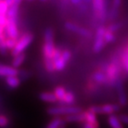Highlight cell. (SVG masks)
<instances>
[{
    "label": "cell",
    "instance_id": "32",
    "mask_svg": "<svg viewBox=\"0 0 128 128\" xmlns=\"http://www.w3.org/2000/svg\"><path fill=\"white\" fill-rule=\"evenodd\" d=\"M120 28H121V24H119V22H114V24H110L108 28H107V29L112 32H115L117 30H119Z\"/></svg>",
    "mask_w": 128,
    "mask_h": 128
},
{
    "label": "cell",
    "instance_id": "4",
    "mask_svg": "<svg viewBox=\"0 0 128 128\" xmlns=\"http://www.w3.org/2000/svg\"><path fill=\"white\" fill-rule=\"evenodd\" d=\"M106 75L107 78V82L111 85L116 86V82L119 80L120 68L118 63L112 62L107 65L106 68Z\"/></svg>",
    "mask_w": 128,
    "mask_h": 128
},
{
    "label": "cell",
    "instance_id": "21",
    "mask_svg": "<svg viewBox=\"0 0 128 128\" xmlns=\"http://www.w3.org/2000/svg\"><path fill=\"white\" fill-rule=\"evenodd\" d=\"M25 58H26V56H25V54L24 52L14 56V59H12V66H14V68H19V66L24 63Z\"/></svg>",
    "mask_w": 128,
    "mask_h": 128
},
{
    "label": "cell",
    "instance_id": "20",
    "mask_svg": "<svg viewBox=\"0 0 128 128\" xmlns=\"http://www.w3.org/2000/svg\"><path fill=\"white\" fill-rule=\"evenodd\" d=\"M84 112V116H85V122L98 126V122H97V119H96L95 113L90 112L89 110H88V111H86V112Z\"/></svg>",
    "mask_w": 128,
    "mask_h": 128
},
{
    "label": "cell",
    "instance_id": "1",
    "mask_svg": "<svg viewBox=\"0 0 128 128\" xmlns=\"http://www.w3.org/2000/svg\"><path fill=\"white\" fill-rule=\"evenodd\" d=\"M82 109L78 106H52L47 109V112L51 116H68V115L80 113L82 112Z\"/></svg>",
    "mask_w": 128,
    "mask_h": 128
},
{
    "label": "cell",
    "instance_id": "8",
    "mask_svg": "<svg viewBox=\"0 0 128 128\" xmlns=\"http://www.w3.org/2000/svg\"><path fill=\"white\" fill-rule=\"evenodd\" d=\"M65 28L66 30L72 32H76L78 34H80L82 37L85 38H89L91 36V32L88 29H86L84 28H82L78 25H76L73 22H66L65 24Z\"/></svg>",
    "mask_w": 128,
    "mask_h": 128
},
{
    "label": "cell",
    "instance_id": "5",
    "mask_svg": "<svg viewBox=\"0 0 128 128\" xmlns=\"http://www.w3.org/2000/svg\"><path fill=\"white\" fill-rule=\"evenodd\" d=\"M92 4L96 16L101 21H104L106 18L107 0H92Z\"/></svg>",
    "mask_w": 128,
    "mask_h": 128
},
{
    "label": "cell",
    "instance_id": "26",
    "mask_svg": "<svg viewBox=\"0 0 128 128\" xmlns=\"http://www.w3.org/2000/svg\"><path fill=\"white\" fill-rule=\"evenodd\" d=\"M122 63L123 65L125 70L128 72V45L126 48V49L124 50L122 56Z\"/></svg>",
    "mask_w": 128,
    "mask_h": 128
},
{
    "label": "cell",
    "instance_id": "15",
    "mask_svg": "<svg viewBox=\"0 0 128 128\" xmlns=\"http://www.w3.org/2000/svg\"><path fill=\"white\" fill-rule=\"evenodd\" d=\"M18 9L19 5L12 4L9 7V9L8 11L7 16L9 20H14V21L18 22Z\"/></svg>",
    "mask_w": 128,
    "mask_h": 128
},
{
    "label": "cell",
    "instance_id": "30",
    "mask_svg": "<svg viewBox=\"0 0 128 128\" xmlns=\"http://www.w3.org/2000/svg\"><path fill=\"white\" fill-rule=\"evenodd\" d=\"M115 39H116V38H115L114 32L109 31V30L106 28V31L105 32V40H106V43L113 42Z\"/></svg>",
    "mask_w": 128,
    "mask_h": 128
},
{
    "label": "cell",
    "instance_id": "34",
    "mask_svg": "<svg viewBox=\"0 0 128 128\" xmlns=\"http://www.w3.org/2000/svg\"><path fill=\"white\" fill-rule=\"evenodd\" d=\"M62 51H61L59 48H56L55 50V52H54V55H53V61H57L58 59H59L62 56Z\"/></svg>",
    "mask_w": 128,
    "mask_h": 128
},
{
    "label": "cell",
    "instance_id": "14",
    "mask_svg": "<svg viewBox=\"0 0 128 128\" xmlns=\"http://www.w3.org/2000/svg\"><path fill=\"white\" fill-rule=\"evenodd\" d=\"M121 4L122 0H112V7L111 10H110V18H111V19H115L117 17Z\"/></svg>",
    "mask_w": 128,
    "mask_h": 128
},
{
    "label": "cell",
    "instance_id": "2",
    "mask_svg": "<svg viewBox=\"0 0 128 128\" xmlns=\"http://www.w3.org/2000/svg\"><path fill=\"white\" fill-rule=\"evenodd\" d=\"M33 40V35L30 32H26L24 34H22L21 37L17 41V44L15 46V48L11 51L12 55L16 56L20 53H22L25 51V49L31 44V42Z\"/></svg>",
    "mask_w": 128,
    "mask_h": 128
},
{
    "label": "cell",
    "instance_id": "17",
    "mask_svg": "<svg viewBox=\"0 0 128 128\" xmlns=\"http://www.w3.org/2000/svg\"><path fill=\"white\" fill-rule=\"evenodd\" d=\"M6 84L10 88H17L21 83V80L18 76H12L5 78Z\"/></svg>",
    "mask_w": 128,
    "mask_h": 128
},
{
    "label": "cell",
    "instance_id": "6",
    "mask_svg": "<svg viewBox=\"0 0 128 128\" xmlns=\"http://www.w3.org/2000/svg\"><path fill=\"white\" fill-rule=\"evenodd\" d=\"M0 35H4L6 38H12L14 39L19 38V32L18 28V24L16 21L9 20L6 25V28L4 31L0 32Z\"/></svg>",
    "mask_w": 128,
    "mask_h": 128
},
{
    "label": "cell",
    "instance_id": "28",
    "mask_svg": "<svg viewBox=\"0 0 128 128\" xmlns=\"http://www.w3.org/2000/svg\"><path fill=\"white\" fill-rule=\"evenodd\" d=\"M43 38H44V42L53 40V31L51 28H48L45 29L44 34H43Z\"/></svg>",
    "mask_w": 128,
    "mask_h": 128
},
{
    "label": "cell",
    "instance_id": "33",
    "mask_svg": "<svg viewBox=\"0 0 128 128\" xmlns=\"http://www.w3.org/2000/svg\"><path fill=\"white\" fill-rule=\"evenodd\" d=\"M70 2L72 4L79 5V4H86L92 2V0H70Z\"/></svg>",
    "mask_w": 128,
    "mask_h": 128
},
{
    "label": "cell",
    "instance_id": "13",
    "mask_svg": "<svg viewBox=\"0 0 128 128\" xmlns=\"http://www.w3.org/2000/svg\"><path fill=\"white\" fill-rule=\"evenodd\" d=\"M66 122L68 123H72V122H85V116H84V112H80V113L72 114L66 116L64 118Z\"/></svg>",
    "mask_w": 128,
    "mask_h": 128
},
{
    "label": "cell",
    "instance_id": "16",
    "mask_svg": "<svg viewBox=\"0 0 128 128\" xmlns=\"http://www.w3.org/2000/svg\"><path fill=\"white\" fill-rule=\"evenodd\" d=\"M39 98L41 101H42L44 102H48V103H53V102L58 101L54 92H42L39 95Z\"/></svg>",
    "mask_w": 128,
    "mask_h": 128
},
{
    "label": "cell",
    "instance_id": "24",
    "mask_svg": "<svg viewBox=\"0 0 128 128\" xmlns=\"http://www.w3.org/2000/svg\"><path fill=\"white\" fill-rule=\"evenodd\" d=\"M44 66L48 72H53L55 70V63L53 59L51 58H44Z\"/></svg>",
    "mask_w": 128,
    "mask_h": 128
},
{
    "label": "cell",
    "instance_id": "12",
    "mask_svg": "<svg viewBox=\"0 0 128 128\" xmlns=\"http://www.w3.org/2000/svg\"><path fill=\"white\" fill-rule=\"evenodd\" d=\"M121 106V105L118 104H106L103 106H100V114L112 115L115 112H118Z\"/></svg>",
    "mask_w": 128,
    "mask_h": 128
},
{
    "label": "cell",
    "instance_id": "25",
    "mask_svg": "<svg viewBox=\"0 0 128 128\" xmlns=\"http://www.w3.org/2000/svg\"><path fill=\"white\" fill-rule=\"evenodd\" d=\"M66 93V89L62 88V86H58V88H56L54 90L55 96L57 97L58 101H59V102H61L63 99V97L65 96Z\"/></svg>",
    "mask_w": 128,
    "mask_h": 128
},
{
    "label": "cell",
    "instance_id": "29",
    "mask_svg": "<svg viewBox=\"0 0 128 128\" xmlns=\"http://www.w3.org/2000/svg\"><path fill=\"white\" fill-rule=\"evenodd\" d=\"M9 9V5L4 0L0 2V15H7Z\"/></svg>",
    "mask_w": 128,
    "mask_h": 128
},
{
    "label": "cell",
    "instance_id": "9",
    "mask_svg": "<svg viewBox=\"0 0 128 128\" xmlns=\"http://www.w3.org/2000/svg\"><path fill=\"white\" fill-rule=\"evenodd\" d=\"M56 48H55L53 40L44 42V44H43L42 47L43 58H51V59H53V55H54Z\"/></svg>",
    "mask_w": 128,
    "mask_h": 128
},
{
    "label": "cell",
    "instance_id": "38",
    "mask_svg": "<svg viewBox=\"0 0 128 128\" xmlns=\"http://www.w3.org/2000/svg\"><path fill=\"white\" fill-rule=\"evenodd\" d=\"M62 128H64V126H63V127H62Z\"/></svg>",
    "mask_w": 128,
    "mask_h": 128
},
{
    "label": "cell",
    "instance_id": "11",
    "mask_svg": "<svg viewBox=\"0 0 128 128\" xmlns=\"http://www.w3.org/2000/svg\"><path fill=\"white\" fill-rule=\"evenodd\" d=\"M19 74V71L16 68L11 66H8L2 64L0 66V76L2 78H8L12 76H18Z\"/></svg>",
    "mask_w": 128,
    "mask_h": 128
},
{
    "label": "cell",
    "instance_id": "10",
    "mask_svg": "<svg viewBox=\"0 0 128 128\" xmlns=\"http://www.w3.org/2000/svg\"><path fill=\"white\" fill-rule=\"evenodd\" d=\"M116 88L117 91V95H118V99H119V105H121L122 106H126L127 104V97L126 94L125 92V89L122 84V82L121 79H119L118 82L116 84Z\"/></svg>",
    "mask_w": 128,
    "mask_h": 128
},
{
    "label": "cell",
    "instance_id": "18",
    "mask_svg": "<svg viewBox=\"0 0 128 128\" xmlns=\"http://www.w3.org/2000/svg\"><path fill=\"white\" fill-rule=\"evenodd\" d=\"M108 123L112 128H123V126H122V122L120 121L119 116H116L114 114L109 116Z\"/></svg>",
    "mask_w": 128,
    "mask_h": 128
},
{
    "label": "cell",
    "instance_id": "19",
    "mask_svg": "<svg viewBox=\"0 0 128 128\" xmlns=\"http://www.w3.org/2000/svg\"><path fill=\"white\" fill-rule=\"evenodd\" d=\"M65 120H62L60 117H55L53 118L52 121H51L46 128H62L64 126V124H65Z\"/></svg>",
    "mask_w": 128,
    "mask_h": 128
},
{
    "label": "cell",
    "instance_id": "35",
    "mask_svg": "<svg viewBox=\"0 0 128 128\" xmlns=\"http://www.w3.org/2000/svg\"><path fill=\"white\" fill-rule=\"evenodd\" d=\"M119 119L122 123L128 125V115L126 114H121L119 116Z\"/></svg>",
    "mask_w": 128,
    "mask_h": 128
},
{
    "label": "cell",
    "instance_id": "3",
    "mask_svg": "<svg viewBox=\"0 0 128 128\" xmlns=\"http://www.w3.org/2000/svg\"><path fill=\"white\" fill-rule=\"evenodd\" d=\"M106 28L104 26H100L96 28L95 38H94L93 43V51L96 53L100 52L105 48L106 45V40H105V32Z\"/></svg>",
    "mask_w": 128,
    "mask_h": 128
},
{
    "label": "cell",
    "instance_id": "27",
    "mask_svg": "<svg viewBox=\"0 0 128 128\" xmlns=\"http://www.w3.org/2000/svg\"><path fill=\"white\" fill-rule=\"evenodd\" d=\"M17 41L18 39H14V38H6V39H5V44H6L8 49L11 51L14 49L17 44Z\"/></svg>",
    "mask_w": 128,
    "mask_h": 128
},
{
    "label": "cell",
    "instance_id": "23",
    "mask_svg": "<svg viewBox=\"0 0 128 128\" xmlns=\"http://www.w3.org/2000/svg\"><path fill=\"white\" fill-rule=\"evenodd\" d=\"M74 102H75V96H74L73 92H66L65 96L63 97V99L60 102L63 104L71 105V104H72Z\"/></svg>",
    "mask_w": 128,
    "mask_h": 128
},
{
    "label": "cell",
    "instance_id": "36",
    "mask_svg": "<svg viewBox=\"0 0 128 128\" xmlns=\"http://www.w3.org/2000/svg\"><path fill=\"white\" fill-rule=\"evenodd\" d=\"M4 1L6 2L7 4L9 5V7H10V6H12V5L14 4V0H4Z\"/></svg>",
    "mask_w": 128,
    "mask_h": 128
},
{
    "label": "cell",
    "instance_id": "37",
    "mask_svg": "<svg viewBox=\"0 0 128 128\" xmlns=\"http://www.w3.org/2000/svg\"><path fill=\"white\" fill-rule=\"evenodd\" d=\"M41 1H46V0H41Z\"/></svg>",
    "mask_w": 128,
    "mask_h": 128
},
{
    "label": "cell",
    "instance_id": "31",
    "mask_svg": "<svg viewBox=\"0 0 128 128\" xmlns=\"http://www.w3.org/2000/svg\"><path fill=\"white\" fill-rule=\"evenodd\" d=\"M8 118L4 116V115H1L0 116V126H1L2 128H5L8 126Z\"/></svg>",
    "mask_w": 128,
    "mask_h": 128
},
{
    "label": "cell",
    "instance_id": "22",
    "mask_svg": "<svg viewBox=\"0 0 128 128\" xmlns=\"http://www.w3.org/2000/svg\"><path fill=\"white\" fill-rule=\"evenodd\" d=\"M93 80L96 83L103 84L107 82V78L106 73L102 72H96L93 75Z\"/></svg>",
    "mask_w": 128,
    "mask_h": 128
},
{
    "label": "cell",
    "instance_id": "7",
    "mask_svg": "<svg viewBox=\"0 0 128 128\" xmlns=\"http://www.w3.org/2000/svg\"><path fill=\"white\" fill-rule=\"evenodd\" d=\"M72 58V53L70 51L68 50H64L62 51V56L59 59L55 61V70L58 72H61L64 70V68H66V65L69 62V60Z\"/></svg>",
    "mask_w": 128,
    "mask_h": 128
},
{
    "label": "cell",
    "instance_id": "39",
    "mask_svg": "<svg viewBox=\"0 0 128 128\" xmlns=\"http://www.w3.org/2000/svg\"><path fill=\"white\" fill-rule=\"evenodd\" d=\"M1 1H2V0H1Z\"/></svg>",
    "mask_w": 128,
    "mask_h": 128
}]
</instances>
